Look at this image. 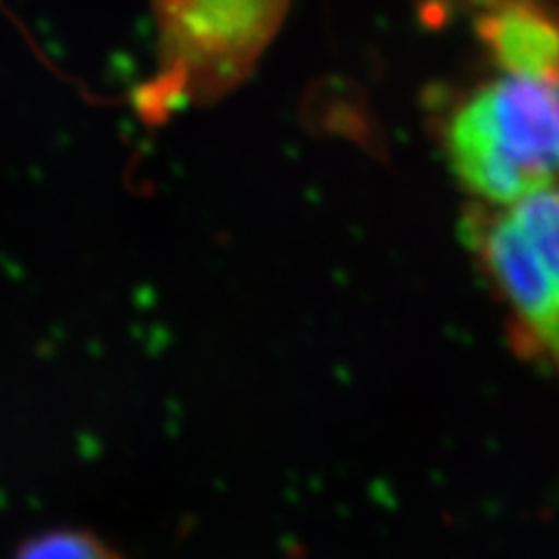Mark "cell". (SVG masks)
I'll list each match as a JSON object with an SVG mask.
<instances>
[{
	"label": "cell",
	"mask_w": 559,
	"mask_h": 559,
	"mask_svg": "<svg viewBox=\"0 0 559 559\" xmlns=\"http://www.w3.org/2000/svg\"><path fill=\"white\" fill-rule=\"evenodd\" d=\"M483 38L503 73L559 82V24L527 3H506L483 16Z\"/></svg>",
	"instance_id": "277c9868"
},
{
	"label": "cell",
	"mask_w": 559,
	"mask_h": 559,
	"mask_svg": "<svg viewBox=\"0 0 559 559\" xmlns=\"http://www.w3.org/2000/svg\"><path fill=\"white\" fill-rule=\"evenodd\" d=\"M287 0H154L162 57L175 94L215 100L250 73Z\"/></svg>",
	"instance_id": "7a4b0ae2"
},
{
	"label": "cell",
	"mask_w": 559,
	"mask_h": 559,
	"mask_svg": "<svg viewBox=\"0 0 559 559\" xmlns=\"http://www.w3.org/2000/svg\"><path fill=\"white\" fill-rule=\"evenodd\" d=\"M474 242L522 336L559 359V292L506 207L485 219Z\"/></svg>",
	"instance_id": "3957f363"
},
{
	"label": "cell",
	"mask_w": 559,
	"mask_h": 559,
	"mask_svg": "<svg viewBox=\"0 0 559 559\" xmlns=\"http://www.w3.org/2000/svg\"><path fill=\"white\" fill-rule=\"evenodd\" d=\"M448 164L471 194L511 205L559 182V82L503 73L452 112Z\"/></svg>",
	"instance_id": "6da1fadb"
},
{
	"label": "cell",
	"mask_w": 559,
	"mask_h": 559,
	"mask_svg": "<svg viewBox=\"0 0 559 559\" xmlns=\"http://www.w3.org/2000/svg\"><path fill=\"white\" fill-rule=\"evenodd\" d=\"M559 292V185L503 205Z\"/></svg>",
	"instance_id": "5b68a950"
},
{
	"label": "cell",
	"mask_w": 559,
	"mask_h": 559,
	"mask_svg": "<svg viewBox=\"0 0 559 559\" xmlns=\"http://www.w3.org/2000/svg\"><path fill=\"white\" fill-rule=\"evenodd\" d=\"M12 559H129L90 530L59 527L26 538Z\"/></svg>",
	"instance_id": "8992f818"
}]
</instances>
